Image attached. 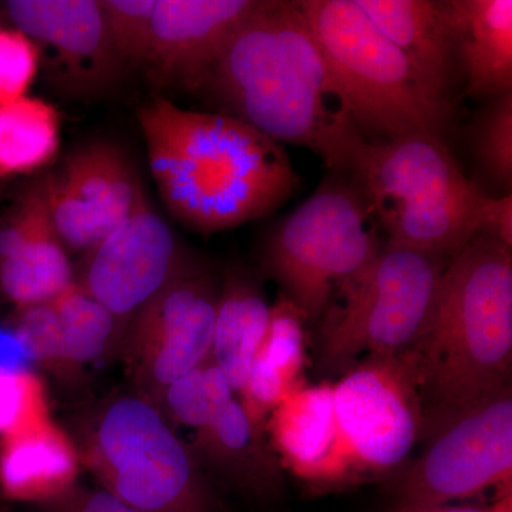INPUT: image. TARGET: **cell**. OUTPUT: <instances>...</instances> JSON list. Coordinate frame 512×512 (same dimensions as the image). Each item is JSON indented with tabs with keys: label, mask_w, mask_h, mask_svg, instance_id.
Masks as SVG:
<instances>
[{
	"label": "cell",
	"mask_w": 512,
	"mask_h": 512,
	"mask_svg": "<svg viewBox=\"0 0 512 512\" xmlns=\"http://www.w3.org/2000/svg\"><path fill=\"white\" fill-rule=\"evenodd\" d=\"M42 389L32 372L0 373V439L45 419Z\"/></svg>",
	"instance_id": "29"
},
{
	"label": "cell",
	"mask_w": 512,
	"mask_h": 512,
	"mask_svg": "<svg viewBox=\"0 0 512 512\" xmlns=\"http://www.w3.org/2000/svg\"><path fill=\"white\" fill-rule=\"evenodd\" d=\"M383 248L356 184L330 178L276 225L265 245L266 272L281 295L318 323L336 289Z\"/></svg>",
	"instance_id": "7"
},
{
	"label": "cell",
	"mask_w": 512,
	"mask_h": 512,
	"mask_svg": "<svg viewBox=\"0 0 512 512\" xmlns=\"http://www.w3.org/2000/svg\"><path fill=\"white\" fill-rule=\"evenodd\" d=\"M259 0H157L147 66L165 83L204 86L229 39Z\"/></svg>",
	"instance_id": "14"
},
{
	"label": "cell",
	"mask_w": 512,
	"mask_h": 512,
	"mask_svg": "<svg viewBox=\"0 0 512 512\" xmlns=\"http://www.w3.org/2000/svg\"><path fill=\"white\" fill-rule=\"evenodd\" d=\"M140 178L120 148L94 143L49 175L50 211L64 247L93 249L133 210Z\"/></svg>",
	"instance_id": "12"
},
{
	"label": "cell",
	"mask_w": 512,
	"mask_h": 512,
	"mask_svg": "<svg viewBox=\"0 0 512 512\" xmlns=\"http://www.w3.org/2000/svg\"><path fill=\"white\" fill-rule=\"evenodd\" d=\"M474 147L481 167L491 181L511 194L512 92L495 97L477 121Z\"/></svg>",
	"instance_id": "28"
},
{
	"label": "cell",
	"mask_w": 512,
	"mask_h": 512,
	"mask_svg": "<svg viewBox=\"0 0 512 512\" xmlns=\"http://www.w3.org/2000/svg\"><path fill=\"white\" fill-rule=\"evenodd\" d=\"M402 356L419 393L423 436L511 389V248L478 234L451 256L429 320Z\"/></svg>",
	"instance_id": "3"
},
{
	"label": "cell",
	"mask_w": 512,
	"mask_h": 512,
	"mask_svg": "<svg viewBox=\"0 0 512 512\" xmlns=\"http://www.w3.org/2000/svg\"><path fill=\"white\" fill-rule=\"evenodd\" d=\"M15 330L33 363L60 360L59 325L52 303L22 309Z\"/></svg>",
	"instance_id": "31"
},
{
	"label": "cell",
	"mask_w": 512,
	"mask_h": 512,
	"mask_svg": "<svg viewBox=\"0 0 512 512\" xmlns=\"http://www.w3.org/2000/svg\"><path fill=\"white\" fill-rule=\"evenodd\" d=\"M237 117L276 143L349 170L366 141L296 2H262L224 47L205 83Z\"/></svg>",
	"instance_id": "1"
},
{
	"label": "cell",
	"mask_w": 512,
	"mask_h": 512,
	"mask_svg": "<svg viewBox=\"0 0 512 512\" xmlns=\"http://www.w3.org/2000/svg\"><path fill=\"white\" fill-rule=\"evenodd\" d=\"M6 10L16 29L53 52L70 90L93 92L116 79L123 62L96 0H10Z\"/></svg>",
	"instance_id": "15"
},
{
	"label": "cell",
	"mask_w": 512,
	"mask_h": 512,
	"mask_svg": "<svg viewBox=\"0 0 512 512\" xmlns=\"http://www.w3.org/2000/svg\"><path fill=\"white\" fill-rule=\"evenodd\" d=\"M96 441L109 491L124 503L141 512H212L187 450L150 403L111 404Z\"/></svg>",
	"instance_id": "8"
},
{
	"label": "cell",
	"mask_w": 512,
	"mask_h": 512,
	"mask_svg": "<svg viewBox=\"0 0 512 512\" xmlns=\"http://www.w3.org/2000/svg\"><path fill=\"white\" fill-rule=\"evenodd\" d=\"M218 298L210 279L183 269L144 306L141 332L157 383L167 387L210 362Z\"/></svg>",
	"instance_id": "16"
},
{
	"label": "cell",
	"mask_w": 512,
	"mask_h": 512,
	"mask_svg": "<svg viewBox=\"0 0 512 512\" xmlns=\"http://www.w3.org/2000/svg\"><path fill=\"white\" fill-rule=\"evenodd\" d=\"M59 147L60 119L52 104L28 96L0 104V178L42 170Z\"/></svg>",
	"instance_id": "24"
},
{
	"label": "cell",
	"mask_w": 512,
	"mask_h": 512,
	"mask_svg": "<svg viewBox=\"0 0 512 512\" xmlns=\"http://www.w3.org/2000/svg\"><path fill=\"white\" fill-rule=\"evenodd\" d=\"M333 402L359 471L393 470L423 436L419 393L402 355L357 363L333 384Z\"/></svg>",
	"instance_id": "10"
},
{
	"label": "cell",
	"mask_w": 512,
	"mask_h": 512,
	"mask_svg": "<svg viewBox=\"0 0 512 512\" xmlns=\"http://www.w3.org/2000/svg\"><path fill=\"white\" fill-rule=\"evenodd\" d=\"M33 362L15 328L0 326V373H28Z\"/></svg>",
	"instance_id": "34"
},
{
	"label": "cell",
	"mask_w": 512,
	"mask_h": 512,
	"mask_svg": "<svg viewBox=\"0 0 512 512\" xmlns=\"http://www.w3.org/2000/svg\"><path fill=\"white\" fill-rule=\"evenodd\" d=\"M234 393L224 373L208 362L168 384L165 399L175 419L202 431Z\"/></svg>",
	"instance_id": "26"
},
{
	"label": "cell",
	"mask_w": 512,
	"mask_h": 512,
	"mask_svg": "<svg viewBox=\"0 0 512 512\" xmlns=\"http://www.w3.org/2000/svg\"><path fill=\"white\" fill-rule=\"evenodd\" d=\"M52 305L59 325L60 360L82 365L103 355L116 323L113 313L74 284Z\"/></svg>",
	"instance_id": "25"
},
{
	"label": "cell",
	"mask_w": 512,
	"mask_h": 512,
	"mask_svg": "<svg viewBox=\"0 0 512 512\" xmlns=\"http://www.w3.org/2000/svg\"><path fill=\"white\" fill-rule=\"evenodd\" d=\"M200 433L212 460L244 487L261 495H276L284 488V467L266 426L252 419L235 397Z\"/></svg>",
	"instance_id": "22"
},
{
	"label": "cell",
	"mask_w": 512,
	"mask_h": 512,
	"mask_svg": "<svg viewBox=\"0 0 512 512\" xmlns=\"http://www.w3.org/2000/svg\"><path fill=\"white\" fill-rule=\"evenodd\" d=\"M0 440L3 497L46 503L69 493L76 477V456L72 444L46 420Z\"/></svg>",
	"instance_id": "20"
},
{
	"label": "cell",
	"mask_w": 512,
	"mask_h": 512,
	"mask_svg": "<svg viewBox=\"0 0 512 512\" xmlns=\"http://www.w3.org/2000/svg\"><path fill=\"white\" fill-rule=\"evenodd\" d=\"M447 261L383 245L365 268L339 285L338 298L323 313L322 366L346 373L359 360L399 356L412 348L429 320Z\"/></svg>",
	"instance_id": "6"
},
{
	"label": "cell",
	"mask_w": 512,
	"mask_h": 512,
	"mask_svg": "<svg viewBox=\"0 0 512 512\" xmlns=\"http://www.w3.org/2000/svg\"><path fill=\"white\" fill-rule=\"evenodd\" d=\"M90 251L82 288L116 318L143 309L184 269L174 232L143 188L126 220Z\"/></svg>",
	"instance_id": "11"
},
{
	"label": "cell",
	"mask_w": 512,
	"mask_h": 512,
	"mask_svg": "<svg viewBox=\"0 0 512 512\" xmlns=\"http://www.w3.org/2000/svg\"><path fill=\"white\" fill-rule=\"evenodd\" d=\"M266 433L282 467L316 484L348 481L357 470L333 402V384H303L269 414Z\"/></svg>",
	"instance_id": "17"
},
{
	"label": "cell",
	"mask_w": 512,
	"mask_h": 512,
	"mask_svg": "<svg viewBox=\"0 0 512 512\" xmlns=\"http://www.w3.org/2000/svg\"><path fill=\"white\" fill-rule=\"evenodd\" d=\"M271 308L261 289L244 276L231 275L218 298L212 336L211 362L241 393L271 320Z\"/></svg>",
	"instance_id": "23"
},
{
	"label": "cell",
	"mask_w": 512,
	"mask_h": 512,
	"mask_svg": "<svg viewBox=\"0 0 512 512\" xmlns=\"http://www.w3.org/2000/svg\"><path fill=\"white\" fill-rule=\"evenodd\" d=\"M349 171L386 232V247L450 259L480 234L488 195L463 174L441 137L366 140Z\"/></svg>",
	"instance_id": "4"
},
{
	"label": "cell",
	"mask_w": 512,
	"mask_h": 512,
	"mask_svg": "<svg viewBox=\"0 0 512 512\" xmlns=\"http://www.w3.org/2000/svg\"><path fill=\"white\" fill-rule=\"evenodd\" d=\"M393 43L431 93L453 109L461 73L447 2L434 0H356Z\"/></svg>",
	"instance_id": "18"
},
{
	"label": "cell",
	"mask_w": 512,
	"mask_h": 512,
	"mask_svg": "<svg viewBox=\"0 0 512 512\" xmlns=\"http://www.w3.org/2000/svg\"><path fill=\"white\" fill-rule=\"evenodd\" d=\"M466 92L493 100L512 92V0H447Z\"/></svg>",
	"instance_id": "19"
},
{
	"label": "cell",
	"mask_w": 512,
	"mask_h": 512,
	"mask_svg": "<svg viewBox=\"0 0 512 512\" xmlns=\"http://www.w3.org/2000/svg\"><path fill=\"white\" fill-rule=\"evenodd\" d=\"M480 234L497 239L512 248V195H488L481 210Z\"/></svg>",
	"instance_id": "32"
},
{
	"label": "cell",
	"mask_w": 512,
	"mask_h": 512,
	"mask_svg": "<svg viewBox=\"0 0 512 512\" xmlns=\"http://www.w3.org/2000/svg\"><path fill=\"white\" fill-rule=\"evenodd\" d=\"M306 319L285 296L271 308V320L245 384V409L266 426L269 414L305 383Z\"/></svg>",
	"instance_id": "21"
},
{
	"label": "cell",
	"mask_w": 512,
	"mask_h": 512,
	"mask_svg": "<svg viewBox=\"0 0 512 512\" xmlns=\"http://www.w3.org/2000/svg\"><path fill=\"white\" fill-rule=\"evenodd\" d=\"M392 512H512V494L505 491L501 498L494 504L487 507H476V505H409V507H397Z\"/></svg>",
	"instance_id": "35"
},
{
	"label": "cell",
	"mask_w": 512,
	"mask_h": 512,
	"mask_svg": "<svg viewBox=\"0 0 512 512\" xmlns=\"http://www.w3.org/2000/svg\"><path fill=\"white\" fill-rule=\"evenodd\" d=\"M140 126L161 198L201 234L265 217L298 188L284 147L237 117L157 100L140 111Z\"/></svg>",
	"instance_id": "2"
},
{
	"label": "cell",
	"mask_w": 512,
	"mask_h": 512,
	"mask_svg": "<svg viewBox=\"0 0 512 512\" xmlns=\"http://www.w3.org/2000/svg\"><path fill=\"white\" fill-rule=\"evenodd\" d=\"M330 76L360 131L393 140L443 136L451 110L356 0H299Z\"/></svg>",
	"instance_id": "5"
},
{
	"label": "cell",
	"mask_w": 512,
	"mask_h": 512,
	"mask_svg": "<svg viewBox=\"0 0 512 512\" xmlns=\"http://www.w3.org/2000/svg\"><path fill=\"white\" fill-rule=\"evenodd\" d=\"M50 512H141L109 490L69 494L55 501Z\"/></svg>",
	"instance_id": "33"
},
{
	"label": "cell",
	"mask_w": 512,
	"mask_h": 512,
	"mask_svg": "<svg viewBox=\"0 0 512 512\" xmlns=\"http://www.w3.org/2000/svg\"><path fill=\"white\" fill-rule=\"evenodd\" d=\"M39 47L18 29L0 28V104L26 96L39 72Z\"/></svg>",
	"instance_id": "30"
},
{
	"label": "cell",
	"mask_w": 512,
	"mask_h": 512,
	"mask_svg": "<svg viewBox=\"0 0 512 512\" xmlns=\"http://www.w3.org/2000/svg\"><path fill=\"white\" fill-rule=\"evenodd\" d=\"M511 389L457 414L397 484L399 507L466 500L495 485L511 487Z\"/></svg>",
	"instance_id": "9"
},
{
	"label": "cell",
	"mask_w": 512,
	"mask_h": 512,
	"mask_svg": "<svg viewBox=\"0 0 512 512\" xmlns=\"http://www.w3.org/2000/svg\"><path fill=\"white\" fill-rule=\"evenodd\" d=\"M73 285L50 211L49 175L29 185L0 222V291L20 309L52 303Z\"/></svg>",
	"instance_id": "13"
},
{
	"label": "cell",
	"mask_w": 512,
	"mask_h": 512,
	"mask_svg": "<svg viewBox=\"0 0 512 512\" xmlns=\"http://www.w3.org/2000/svg\"><path fill=\"white\" fill-rule=\"evenodd\" d=\"M157 0H100L104 28L121 62L147 64Z\"/></svg>",
	"instance_id": "27"
}]
</instances>
